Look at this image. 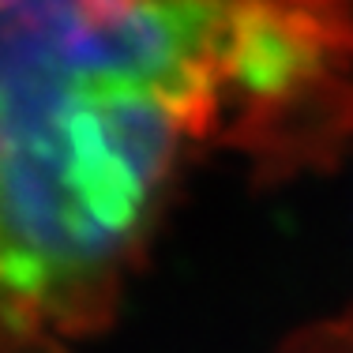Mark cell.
I'll use <instances>...</instances> for the list:
<instances>
[{"label":"cell","instance_id":"1","mask_svg":"<svg viewBox=\"0 0 353 353\" xmlns=\"http://www.w3.org/2000/svg\"><path fill=\"white\" fill-rule=\"evenodd\" d=\"M353 128V0H0V350L109 323L207 147Z\"/></svg>","mask_w":353,"mask_h":353},{"label":"cell","instance_id":"2","mask_svg":"<svg viewBox=\"0 0 353 353\" xmlns=\"http://www.w3.org/2000/svg\"><path fill=\"white\" fill-rule=\"evenodd\" d=\"M305 353H353V319L331 327V331H323Z\"/></svg>","mask_w":353,"mask_h":353}]
</instances>
